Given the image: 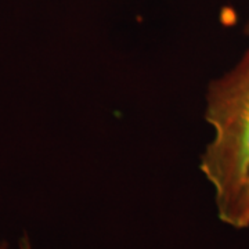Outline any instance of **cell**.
<instances>
[{
	"label": "cell",
	"instance_id": "1",
	"mask_svg": "<svg viewBox=\"0 0 249 249\" xmlns=\"http://www.w3.org/2000/svg\"><path fill=\"white\" fill-rule=\"evenodd\" d=\"M205 101L213 137L199 169L213 187L217 217L227 226L249 178V49L231 70L209 82Z\"/></svg>",
	"mask_w": 249,
	"mask_h": 249
},
{
	"label": "cell",
	"instance_id": "2",
	"mask_svg": "<svg viewBox=\"0 0 249 249\" xmlns=\"http://www.w3.org/2000/svg\"><path fill=\"white\" fill-rule=\"evenodd\" d=\"M227 226L231 229H235V230L249 229V178L242 190L240 201L235 206V211H234Z\"/></svg>",
	"mask_w": 249,
	"mask_h": 249
},
{
	"label": "cell",
	"instance_id": "3",
	"mask_svg": "<svg viewBox=\"0 0 249 249\" xmlns=\"http://www.w3.org/2000/svg\"><path fill=\"white\" fill-rule=\"evenodd\" d=\"M19 249H34L32 248V244H31V240L28 238L27 234H24L22 238L19 240Z\"/></svg>",
	"mask_w": 249,
	"mask_h": 249
},
{
	"label": "cell",
	"instance_id": "4",
	"mask_svg": "<svg viewBox=\"0 0 249 249\" xmlns=\"http://www.w3.org/2000/svg\"><path fill=\"white\" fill-rule=\"evenodd\" d=\"M244 34H245V35L249 37V19H248V22L245 24V28H244Z\"/></svg>",
	"mask_w": 249,
	"mask_h": 249
},
{
	"label": "cell",
	"instance_id": "5",
	"mask_svg": "<svg viewBox=\"0 0 249 249\" xmlns=\"http://www.w3.org/2000/svg\"><path fill=\"white\" fill-rule=\"evenodd\" d=\"M0 249H9V244H7L6 241L0 242Z\"/></svg>",
	"mask_w": 249,
	"mask_h": 249
}]
</instances>
